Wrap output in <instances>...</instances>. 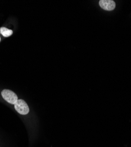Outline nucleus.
I'll list each match as a JSON object with an SVG mask.
<instances>
[{
    "mask_svg": "<svg viewBox=\"0 0 131 147\" xmlns=\"http://www.w3.org/2000/svg\"><path fill=\"white\" fill-rule=\"evenodd\" d=\"M1 95L3 98L10 104H15L18 101V96L16 94L9 90H4L1 92Z\"/></svg>",
    "mask_w": 131,
    "mask_h": 147,
    "instance_id": "obj_1",
    "label": "nucleus"
},
{
    "mask_svg": "<svg viewBox=\"0 0 131 147\" xmlns=\"http://www.w3.org/2000/svg\"><path fill=\"white\" fill-rule=\"evenodd\" d=\"M16 111L21 115H27L29 113V107L27 104L22 100H18L14 104Z\"/></svg>",
    "mask_w": 131,
    "mask_h": 147,
    "instance_id": "obj_2",
    "label": "nucleus"
},
{
    "mask_svg": "<svg viewBox=\"0 0 131 147\" xmlns=\"http://www.w3.org/2000/svg\"><path fill=\"white\" fill-rule=\"evenodd\" d=\"M99 5L105 10L112 11L115 9L116 4L112 0H100L99 1Z\"/></svg>",
    "mask_w": 131,
    "mask_h": 147,
    "instance_id": "obj_3",
    "label": "nucleus"
},
{
    "mask_svg": "<svg viewBox=\"0 0 131 147\" xmlns=\"http://www.w3.org/2000/svg\"><path fill=\"white\" fill-rule=\"evenodd\" d=\"M0 33L5 37H8L13 34V32L11 30H9L5 27H1L0 28Z\"/></svg>",
    "mask_w": 131,
    "mask_h": 147,
    "instance_id": "obj_4",
    "label": "nucleus"
},
{
    "mask_svg": "<svg viewBox=\"0 0 131 147\" xmlns=\"http://www.w3.org/2000/svg\"><path fill=\"white\" fill-rule=\"evenodd\" d=\"M0 41H1V38H0Z\"/></svg>",
    "mask_w": 131,
    "mask_h": 147,
    "instance_id": "obj_5",
    "label": "nucleus"
}]
</instances>
